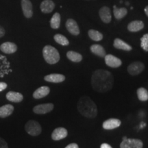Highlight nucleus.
Segmentation results:
<instances>
[{
    "mask_svg": "<svg viewBox=\"0 0 148 148\" xmlns=\"http://www.w3.org/2000/svg\"><path fill=\"white\" fill-rule=\"evenodd\" d=\"M114 78L110 71L97 69L92 73L91 77L92 87L95 91L106 92L112 89Z\"/></svg>",
    "mask_w": 148,
    "mask_h": 148,
    "instance_id": "obj_1",
    "label": "nucleus"
},
{
    "mask_svg": "<svg viewBox=\"0 0 148 148\" xmlns=\"http://www.w3.org/2000/svg\"><path fill=\"white\" fill-rule=\"evenodd\" d=\"M77 110L85 117L93 119L97 115V108L95 103L88 96H82L77 103Z\"/></svg>",
    "mask_w": 148,
    "mask_h": 148,
    "instance_id": "obj_2",
    "label": "nucleus"
},
{
    "mask_svg": "<svg viewBox=\"0 0 148 148\" xmlns=\"http://www.w3.org/2000/svg\"><path fill=\"white\" fill-rule=\"evenodd\" d=\"M42 56L48 64H53L60 60V54L55 47L51 45H46L42 49Z\"/></svg>",
    "mask_w": 148,
    "mask_h": 148,
    "instance_id": "obj_3",
    "label": "nucleus"
},
{
    "mask_svg": "<svg viewBox=\"0 0 148 148\" xmlns=\"http://www.w3.org/2000/svg\"><path fill=\"white\" fill-rule=\"evenodd\" d=\"M25 129L27 134L31 136H38L41 133L42 129L40 123L34 120H29L25 123Z\"/></svg>",
    "mask_w": 148,
    "mask_h": 148,
    "instance_id": "obj_4",
    "label": "nucleus"
},
{
    "mask_svg": "<svg viewBox=\"0 0 148 148\" xmlns=\"http://www.w3.org/2000/svg\"><path fill=\"white\" fill-rule=\"evenodd\" d=\"M142 140L136 138H127L122 140L120 148H143Z\"/></svg>",
    "mask_w": 148,
    "mask_h": 148,
    "instance_id": "obj_5",
    "label": "nucleus"
},
{
    "mask_svg": "<svg viewBox=\"0 0 148 148\" xmlns=\"http://www.w3.org/2000/svg\"><path fill=\"white\" fill-rule=\"evenodd\" d=\"M145 69V64L139 61H135L127 66V72L131 75H137Z\"/></svg>",
    "mask_w": 148,
    "mask_h": 148,
    "instance_id": "obj_6",
    "label": "nucleus"
},
{
    "mask_svg": "<svg viewBox=\"0 0 148 148\" xmlns=\"http://www.w3.org/2000/svg\"><path fill=\"white\" fill-rule=\"evenodd\" d=\"M53 103H42V104H38L37 106H34L33 108V112L34 113L38 114H43L48 113V112H51L53 109Z\"/></svg>",
    "mask_w": 148,
    "mask_h": 148,
    "instance_id": "obj_7",
    "label": "nucleus"
},
{
    "mask_svg": "<svg viewBox=\"0 0 148 148\" xmlns=\"http://www.w3.org/2000/svg\"><path fill=\"white\" fill-rule=\"evenodd\" d=\"M21 8L24 16L27 18L33 16L32 3L29 0H21Z\"/></svg>",
    "mask_w": 148,
    "mask_h": 148,
    "instance_id": "obj_8",
    "label": "nucleus"
},
{
    "mask_svg": "<svg viewBox=\"0 0 148 148\" xmlns=\"http://www.w3.org/2000/svg\"><path fill=\"white\" fill-rule=\"evenodd\" d=\"M105 62L106 65L112 68H117L119 67L122 64V61L118 58L117 57L114 56L112 54L106 55L104 57Z\"/></svg>",
    "mask_w": 148,
    "mask_h": 148,
    "instance_id": "obj_9",
    "label": "nucleus"
},
{
    "mask_svg": "<svg viewBox=\"0 0 148 148\" xmlns=\"http://www.w3.org/2000/svg\"><path fill=\"white\" fill-rule=\"evenodd\" d=\"M66 28L70 34L77 36L79 34V29L77 22L72 18H69L66 22Z\"/></svg>",
    "mask_w": 148,
    "mask_h": 148,
    "instance_id": "obj_10",
    "label": "nucleus"
},
{
    "mask_svg": "<svg viewBox=\"0 0 148 148\" xmlns=\"http://www.w3.org/2000/svg\"><path fill=\"white\" fill-rule=\"evenodd\" d=\"M68 135L67 130L64 127H60L56 128L51 134V138L54 140H62L66 138Z\"/></svg>",
    "mask_w": 148,
    "mask_h": 148,
    "instance_id": "obj_11",
    "label": "nucleus"
},
{
    "mask_svg": "<svg viewBox=\"0 0 148 148\" xmlns=\"http://www.w3.org/2000/svg\"><path fill=\"white\" fill-rule=\"evenodd\" d=\"M121 124V121L118 119L111 118L103 121L102 127L105 130H113L119 127Z\"/></svg>",
    "mask_w": 148,
    "mask_h": 148,
    "instance_id": "obj_12",
    "label": "nucleus"
},
{
    "mask_svg": "<svg viewBox=\"0 0 148 148\" xmlns=\"http://www.w3.org/2000/svg\"><path fill=\"white\" fill-rule=\"evenodd\" d=\"M99 14L101 20L103 23H109L112 20L110 9L108 6H103L99 11Z\"/></svg>",
    "mask_w": 148,
    "mask_h": 148,
    "instance_id": "obj_13",
    "label": "nucleus"
},
{
    "mask_svg": "<svg viewBox=\"0 0 148 148\" xmlns=\"http://www.w3.org/2000/svg\"><path fill=\"white\" fill-rule=\"evenodd\" d=\"M0 49L3 53L10 54V53L16 52L17 50V46L14 42H5L0 45Z\"/></svg>",
    "mask_w": 148,
    "mask_h": 148,
    "instance_id": "obj_14",
    "label": "nucleus"
},
{
    "mask_svg": "<svg viewBox=\"0 0 148 148\" xmlns=\"http://www.w3.org/2000/svg\"><path fill=\"white\" fill-rule=\"evenodd\" d=\"M55 8V3L52 0H44L40 3V10L43 13H50Z\"/></svg>",
    "mask_w": 148,
    "mask_h": 148,
    "instance_id": "obj_15",
    "label": "nucleus"
},
{
    "mask_svg": "<svg viewBox=\"0 0 148 148\" xmlns=\"http://www.w3.org/2000/svg\"><path fill=\"white\" fill-rule=\"evenodd\" d=\"M44 79L47 82L51 83H60L64 81L65 76L64 75H62V74L52 73L46 75L44 77Z\"/></svg>",
    "mask_w": 148,
    "mask_h": 148,
    "instance_id": "obj_16",
    "label": "nucleus"
},
{
    "mask_svg": "<svg viewBox=\"0 0 148 148\" xmlns=\"http://www.w3.org/2000/svg\"><path fill=\"white\" fill-rule=\"evenodd\" d=\"M50 92V88L48 86H43L41 87L37 88L33 93V97L34 99H41L42 97H45Z\"/></svg>",
    "mask_w": 148,
    "mask_h": 148,
    "instance_id": "obj_17",
    "label": "nucleus"
},
{
    "mask_svg": "<svg viewBox=\"0 0 148 148\" xmlns=\"http://www.w3.org/2000/svg\"><path fill=\"white\" fill-rule=\"evenodd\" d=\"M113 46L116 48V49H121V50L124 51H130L132 49V47H131L129 44L126 43V42L123 41V40H122L121 39L118 38L114 39L113 42Z\"/></svg>",
    "mask_w": 148,
    "mask_h": 148,
    "instance_id": "obj_18",
    "label": "nucleus"
},
{
    "mask_svg": "<svg viewBox=\"0 0 148 148\" xmlns=\"http://www.w3.org/2000/svg\"><path fill=\"white\" fill-rule=\"evenodd\" d=\"M144 27V23L143 21H133L130 22L128 25H127V29L130 32H136L138 31L141 30L142 29H143Z\"/></svg>",
    "mask_w": 148,
    "mask_h": 148,
    "instance_id": "obj_19",
    "label": "nucleus"
},
{
    "mask_svg": "<svg viewBox=\"0 0 148 148\" xmlns=\"http://www.w3.org/2000/svg\"><path fill=\"white\" fill-rule=\"evenodd\" d=\"M6 99L8 101H12L14 103L21 102L23 100V96L21 93L14 91H9L6 94Z\"/></svg>",
    "mask_w": 148,
    "mask_h": 148,
    "instance_id": "obj_20",
    "label": "nucleus"
},
{
    "mask_svg": "<svg viewBox=\"0 0 148 148\" xmlns=\"http://www.w3.org/2000/svg\"><path fill=\"white\" fill-rule=\"evenodd\" d=\"M14 111V106L11 104H5L0 107V117H8L12 114Z\"/></svg>",
    "mask_w": 148,
    "mask_h": 148,
    "instance_id": "obj_21",
    "label": "nucleus"
},
{
    "mask_svg": "<svg viewBox=\"0 0 148 148\" xmlns=\"http://www.w3.org/2000/svg\"><path fill=\"white\" fill-rule=\"evenodd\" d=\"M90 51L92 53L97 55V56L101 57V58H104L105 56L106 55V51H105L104 48L100 45L98 44H94L90 46Z\"/></svg>",
    "mask_w": 148,
    "mask_h": 148,
    "instance_id": "obj_22",
    "label": "nucleus"
},
{
    "mask_svg": "<svg viewBox=\"0 0 148 148\" xmlns=\"http://www.w3.org/2000/svg\"><path fill=\"white\" fill-rule=\"evenodd\" d=\"M113 13L116 19L120 20L123 18L127 14V10L125 8H116V5L113 6Z\"/></svg>",
    "mask_w": 148,
    "mask_h": 148,
    "instance_id": "obj_23",
    "label": "nucleus"
},
{
    "mask_svg": "<svg viewBox=\"0 0 148 148\" xmlns=\"http://www.w3.org/2000/svg\"><path fill=\"white\" fill-rule=\"evenodd\" d=\"M66 57L73 62H79L82 60V56L74 51H69L66 53Z\"/></svg>",
    "mask_w": 148,
    "mask_h": 148,
    "instance_id": "obj_24",
    "label": "nucleus"
},
{
    "mask_svg": "<svg viewBox=\"0 0 148 148\" xmlns=\"http://www.w3.org/2000/svg\"><path fill=\"white\" fill-rule=\"evenodd\" d=\"M60 14L58 12H56L50 20V26L53 29H58L60 25Z\"/></svg>",
    "mask_w": 148,
    "mask_h": 148,
    "instance_id": "obj_25",
    "label": "nucleus"
},
{
    "mask_svg": "<svg viewBox=\"0 0 148 148\" xmlns=\"http://www.w3.org/2000/svg\"><path fill=\"white\" fill-rule=\"evenodd\" d=\"M88 36L95 41H100L103 38V34L99 31L95 30V29H90L88 32Z\"/></svg>",
    "mask_w": 148,
    "mask_h": 148,
    "instance_id": "obj_26",
    "label": "nucleus"
},
{
    "mask_svg": "<svg viewBox=\"0 0 148 148\" xmlns=\"http://www.w3.org/2000/svg\"><path fill=\"white\" fill-rule=\"evenodd\" d=\"M137 97L140 101H146L148 100V91L145 88L140 87L137 89Z\"/></svg>",
    "mask_w": 148,
    "mask_h": 148,
    "instance_id": "obj_27",
    "label": "nucleus"
},
{
    "mask_svg": "<svg viewBox=\"0 0 148 148\" xmlns=\"http://www.w3.org/2000/svg\"><path fill=\"white\" fill-rule=\"evenodd\" d=\"M53 38H54V40L57 42V43L60 44L61 45L66 46L69 45V40H68L65 36L60 34H56L55 36H53Z\"/></svg>",
    "mask_w": 148,
    "mask_h": 148,
    "instance_id": "obj_28",
    "label": "nucleus"
},
{
    "mask_svg": "<svg viewBox=\"0 0 148 148\" xmlns=\"http://www.w3.org/2000/svg\"><path fill=\"white\" fill-rule=\"evenodd\" d=\"M140 47L145 51H148V33L144 34L140 38Z\"/></svg>",
    "mask_w": 148,
    "mask_h": 148,
    "instance_id": "obj_29",
    "label": "nucleus"
},
{
    "mask_svg": "<svg viewBox=\"0 0 148 148\" xmlns=\"http://www.w3.org/2000/svg\"><path fill=\"white\" fill-rule=\"evenodd\" d=\"M0 148H8V144L4 139L0 137Z\"/></svg>",
    "mask_w": 148,
    "mask_h": 148,
    "instance_id": "obj_30",
    "label": "nucleus"
},
{
    "mask_svg": "<svg viewBox=\"0 0 148 148\" xmlns=\"http://www.w3.org/2000/svg\"><path fill=\"white\" fill-rule=\"evenodd\" d=\"M7 88V84L5 82H0V92L3 91Z\"/></svg>",
    "mask_w": 148,
    "mask_h": 148,
    "instance_id": "obj_31",
    "label": "nucleus"
},
{
    "mask_svg": "<svg viewBox=\"0 0 148 148\" xmlns=\"http://www.w3.org/2000/svg\"><path fill=\"white\" fill-rule=\"evenodd\" d=\"M65 148H79V147L76 143H71L66 146Z\"/></svg>",
    "mask_w": 148,
    "mask_h": 148,
    "instance_id": "obj_32",
    "label": "nucleus"
},
{
    "mask_svg": "<svg viewBox=\"0 0 148 148\" xmlns=\"http://www.w3.org/2000/svg\"><path fill=\"white\" fill-rule=\"evenodd\" d=\"M5 33V29H3V27H2L1 25H0V38H1V37L4 36Z\"/></svg>",
    "mask_w": 148,
    "mask_h": 148,
    "instance_id": "obj_33",
    "label": "nucleus"
},
{
    "mask_svg": "<svg viewBox=\"0 0 148 148\" xmlns=\"http://www.w3.org/2000/svg\"><path fill=\"white\" fill-rule=\"evenodd\" d=\"M100 148H112L108 143H102L100 146Z\"/></svg>",
    "mask_w": 148,
    "mask_h": 148,
    "instance_id": "obj_34",
    "label": "nucleus"
},
{
    "mask_svg": "<svg viewBox=\"0 0 148 148\" xmlns=\"http://www.w3.org/2000/svg\"><path fill=\"white\" fill-rule=\"evenodd\" d=\"M145 12L146 15L148 16V5H147V6L145 8Z\"/></svg>",
    "mask_w": 148,
    "mask_h": 148,
    "instance_id": "obj_35",
    "label": "nucleus"
},
{
    "mask_svg": "<svg viewBox=\"0 0 148 148\" xmlns=\"http://www.w3.org/2000/svg\"><path fill=\"white\" fill-rule=\"evenodd\" d=\"M145 125H146V124L145 123H141V124H140V128H143Z\"/></svg>",
    "mask_w": 148,
    "mask_h": 148,
    "instance_id": "obj_36",
    "label": "nucleus"
},
{
    "mask_svg": "<svg viewBox=\"0 0 148 148\" xmlns=\"http://www.w3.org/2000/svg\"><path fill=\"white\" fill-rule=\"evenodd\" d=\"M125 3H126V5H129V3L128 2H126Z\"/></svg>",
    "mask_w": 148,
    "mask_h": 148,
    "instance_id": "obj_37",
    "label": "nucleus"
}]
</instances>
